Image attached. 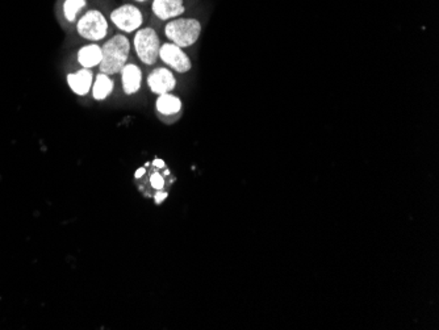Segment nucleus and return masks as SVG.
<instances>
[{
    "label": "nucleus",
    "instance_id": "1",
    "mask_svg": "<svg viewBox=\"0 0 439 330\" xmlns=\"http://www.w3.org/2000/svg\"><path fill=\"white\" fill-rule=\"evenodd\" d=\"M102 52L103 59L99 65L100 71L107 75H113L121 72L122 68L127 65L131 52V42L125 36H115L104 44Z\"/></svg>",
    "mask_w": 439,
    "mask_h": 330
},
{
    "label": "nucleus",
    "instance_id": "2",
    "mask_svg": "<svg viewBox=\"0 0 439 330\" xmlns=\"http://www.w3.org/2000/svg\"><path fill=\"white\" fill-rule=\"evenodd\" d=\"M202 33V24L195 19H177L167 23L165 35L179 47L193 45Z\"/></svg>",
    "mask_w": 439,
    "mask_h": 330
},
{
    "label": "nucleus",
    "instance_id": "3",
    "mask_svg": "<svg viewBox=\"0 0 439 330\" xmlns=\"http://www.w3.org/2000/svg\"><path fill=\"white\" fill-rule=\"evenodd\" d=\"M159 37L154 29H140L134 36V49L145 65H154L159 56Z\"/></svg>",
    "mask_w": 439,
    "mask_h": 330
},
{
    "label": "nucleus",
    "instance_id": "4",
    "mask_svg": "<svg viewBox=\"0 0 439 330\" xmlns=\"http://www.w3.org/2000/svg\"><path fill=\"white\" fill-rule=\"evenodd\" d=\"M77 29L86 40L100 41L107 36L108 23L102 12L88 11L78 22Z\"/></svg>",
    "mask_w": 439,
    "mask_h": 330
},
{
    "label": "nucleus",
    "instance_id": "5",
    "mask_svg": "<svg viewBox=\"0 0 439 330\" xmlns=\"http://www.w3.org/2000/svg\"><path fill=\"white\" fill-rule=\"evenodd\" d=\"M111 20L120 31L131 33L140 29V26L143 25V13L137 7L125 4L111 13Z\"/></svg>",
    "mask_w": 439,
    "mask_h": 330
},
{
    "label": "nucleus",
    "instance_id": "6",
    "mask_svg": "<svg viewBox=\"0 0 439 330\" xmlns=\"http://www.w3.org/2000/svg\"><path fill=\"white\" fill-rule=\"evenodd\" d=\"M161 59L178 72H187L191 70V61L182 47L175 44H165L159 47Z\"/></svg>",
    "mask_w": 439,
    "mask_h": 330
},
{
    "label": "nucleus",
    "instance_id": "7",
    "mask_svg": "<svg viewBox=\"0 0 439 330\" xmlns=\"http://www.w3.org/2000/svg\"><path fill=\"white\" fill-rule=\"evenodd\" d=\"M147 84L154 94L165 95L170 94V91L175 88L177 81L171 71L167 69H157L149 75Z\"/></svg>",
    "mask_w": 439,
    "mask_h": 330
},
{
    "label": "nucleus",
    "instance_id": "8",
    "mask_svg": "<svg viewBox=\"0 0 439 330\" xmlns=\"http://www.w3.org/2000/svg\"><path fill=\"white\" fill-rule=\"evenodd\" d=\"M67 83L74 94L84 96L88 94L94 84V74L88 69H82L67 75Z\"/></svg>",
    "mask_w": 439,
    "mask_h": 330
},
{
    "label": "nucleus",
    "instance_id": "9",
    "mask_svg": "<svg viewBox=\"0 0 439 330\" xmlns=\"http://www.w3.org/2000/svg\"><path fill=\"white\" fill-rule=\"evenodd\" d=\"M143 72L136 65H125L121 70L122 90L127 95L136 94L141 88Z\"/></svg>",
    "mask_w": 439,
    "mask_h": 330
},
{
    "label": "nucleus",
    "instance_id": "10",
    "mask_svg": "<svg viewBox=\"0 0 439 330\" xmlns=\"http://www.w3.org/2000/svg\"><path fill=\"white\" fill-rule=\"evenodd\" d=\"M153 12L161 20L178 17L182 13H184L183 0H154Z\"/></svg>",
    "mask_w": 439,
    "mask_h": 330
},
{
    "label": "nucleus",
    "instance_id": "11",
    "mask_svg": "<svg viewBox=\"0 0 439 330\" xmlns=\"http://www.w3.org/2000/svg\"><path fill=\"white\" fill-rule=\"evenodd\" d=\"M103 59L102 47L95 44L83 47L78 52V62L83 66V69H91L99 66Z\"/></svg>",
    "mask_w": 439,
    "mask_h": 330
},
{
    "label": "nucleus",
    "instance_id": "12",
    "mask_svg": "<svg viewBox=\"0 0 439 330\" xmlns=\"http://www.w3.org/2000/svg\"><path fill=\"white\" fill-rule=\"evenodd\" d=\"M182 108L180 99L174 95H159L157 100V111L165 116H171L178 113Z\"/></svg>",
    "mask_w": 439,
    "mask_h": 330
},
{
    "label": "nucleus",
    "instance_id": "13",
    "mask_svg": "<svg viewBox=\"0 0 439 330\" xmlns=\"http://www.w3.org/2000/svg\"><path fill=\"white\" fill-rule=\"evenodd\" d=\"M113 90V81L108 77L107 74L100 72L96 77L95 83L93 84V94L95 100H104Z\"/></svg>",
    "mask_w": 439,
    "mask_h": 330
},
{
    "label": "nucleus",
    "instance_id": "14",
    "mask_svg": "<svg viewBox=\"0 0 439 330\" xmlns=\"http://www.w3.org/2000/svg\"><path fill=\"white\" fill-rule=\"evenodd\" d=\"M86 7V0H65L63 4V15L67 22H75L77 15Z\"/></svg>",
    "mask_w": 439,
    "mask_h": 330
},
{
    "label": "nucleus",
    "instance_id": "15",
    "mask_svg": "<svg viewBox=\"0 0 439 330\" xmlns=\"http://www.w3.org/2000/svg\"><path fill=\"white\" fill-rule=\"evenodd\" d=\"M150 184L153 189L157 191H162V189L165 187V179L159 174V173H154L152 177H150Z\"/></svg>",
    "mask_w": 439,
    "mask_h": 330
},
{
    "label": "nucleus",
    "instance_id": "16",
    "mask_svg": "<svg viewBox=\"0 0 439 330\" xmlns=\"http://www.w3.org/2000/svg\"><path fill=\"white\" fill-rule=\"evenodd\" d=\"M166 198H167V192H161V191H158V192L155 194V196H154L155 203H157V204H161V203L165 201Z\"/></svg>",
    "mask_w": 439,
    "mask_h": 330
},
{
    "label": "nucleus",
    "instance_id": "17",
    "mask_svg": "<svg viewBox=\"0 0 439 330\" xmlns=\"http://www.w3.org/2000/svg\"><path fill=\"white\" fill-rule=\"evenodd\" d=\"M153 166L158 167V168H163V167H165V162H163L162 159H159V158H155Z\"/></svg>",
    "mask_w": 439,
    "mask_h": 330
},
{
    "label": "nucleus",
    "instance_id": "18",
    "mask_svg": "<svg viewBox=\"0 0 439 330\" xmlns=\"http://www.w3.org/2000/svg\"><path fill=\"white\" fill-rule=\"evenodd\" d=\"M145 173H146V170H145L143 167H141V168H138V170L136 171V174H134V177L136 178L143 177V175H145Z\"/></svg>",
    "mask_w": 439,
    "mask_h": 330
},
{
    "label": "nucleus",
    "instance_id": "19",
    "mask_svg": "<svg viewBox=\"0 0 439 330\" xmlns=\"http://www.w3.org/2000/svg\"><path fill=\"white\" fill-rule=\"evenodd\" d=\"M136 1H141L143 3V1H146V0H136Z\"/></svg>",
    "mask_w": 439,
    "mask_h": 330
}]
</instances>
